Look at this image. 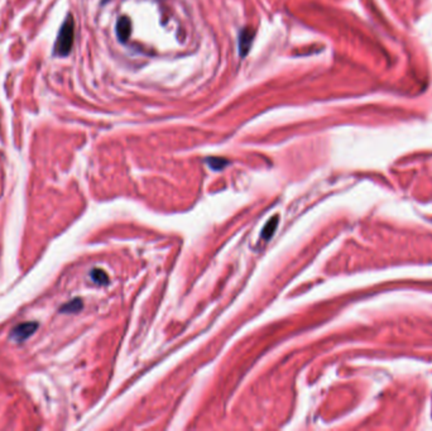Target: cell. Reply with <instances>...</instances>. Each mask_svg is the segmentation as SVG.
<instances>
[{"label": "cell", "mask_w": 432, "mask_h": 431, "mask_svg": "<svg viewBox=\"0 0 432 431\" xmlns=\"http://www.w3.org/2000/svg\"><path fill=\"white\" fill-rule=\"evenodd\" d=\"M73 38H75V23H73L72 17H67L62 25L58 38L55 44V53L60 56H66L70 53L73 44Z\"/></svg>", "instance_id": "1"}, {"label": "cell", "mask_w": 432, "mask_h": 431, "mask_svg": "<svg viewBox=\"0 0 432 431\" xmlns=\"http://www.w3.org/2000/svg\"><path fill=\"white\" fill-rule=\"evenodd\" d=\"M91 277H92V280H94V281L99 284L108 283V276L105 275V272L100 271V269H95V271H92Z\"/></svg>", "instance_id": "6"}, {"label": "cell", "mask_w": 432, "mask_h": 431, "mask_svg": "<svg viewBox=\"0 0 432 431\" xmlns=\"http://www.w3.org/2000/svg\"><path fill=\"white\" fill-rule=\"evenodd\" d=\"M253 40H254V31L250 29V28H244L240 34H239V52L243 57L249 53V49L253 44Z\"/></svg>", "instance_id": "3"}, {"label": "cell", "mask_w": 432, "mask_h": 431, "mask_svg": "<svg viewBox=\"0 0 432 431\" xmlns=\"http://www.w3.org/2000/svg\"><path fill=\"white\" fill-rule=\"evenodd\" d=\"M276 224H277V217H273V219L269 221V224L264 228V232H263V237H264V238L268 239L272 236V233H273L274 228H276Z\"/></svg>", "instance_id": "8"}, {"label": "cell", "mask_w": 432, "mask_h": 431, "mask_svg": "<svg viewBox=\"0 0 432 431\" xmlns=\"http://www.w3.org/2000/svg\"><path fill=\"white\" fill-rule=\"evenodd\" d=\"M131 33V23L130 19L128 17H122L119 19L118 23H116V34H118V38L122 42L128 41V38L130 37Z\"/></svg>", "instance_id": "4"}, {"label": "cell", "mask_w": 432, "mask_h": 431, "mask_svg": "<svg viewBox=\"0 0 432 431\" xmlns=\"http://www.w3.org/2000/svg\"><path fill=\"white\" fill-rule=\"evenodd\" d=\"M38 324L37 323H23V324L18 325L13 329L12 334H10V338L16 342H24L25 339L33 335L34 331L37 330Z\"/></svg>", "instance_id": "2"}, {"label": "cell", "mask_w": 432, "mask_h": 431, "mask_svg": "<svg viewBox=\"0 0 432 431\" xmlns=\"http://www.w3.org/2000/svg\"><path fill=\"white\" fill-rule=\"evenodd\" d=\"M209 165H210L211 169L214 170H221L224 166L228 165V162L222 158H210L209 159Z\"/></svg>", "instance_id": "7"}, {"label": "cell", "mask_w": 432, "mask_h": 431, "mask_svg": "<svg viewBox=\"0 0 432 431\" xmlns=\"http://www.w3.org/2000/svg\"><path fill=\"white\" fill-rule=\"evenodd\" d=\"M81 307H83V302H81V300H80V299H75V300H72L71 302L66 303V305H65L64 307L61 309V311L62 312H75V311H79Z\"/></svg>", "instance_id": "5"}]
</instances>
